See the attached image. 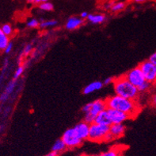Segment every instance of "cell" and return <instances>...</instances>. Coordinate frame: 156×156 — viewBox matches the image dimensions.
<instances>
[{"label": "cell", "instance_id": "3", "mask_svg": "<svg viewBox=\"0 0 156 156\" xmlns=\"http://www.w3.org/2000/svg\"><path fill=\"white\" fill-rule=\"evenodd\" d=\"M107 108L105 100H95V101L86 104L82 108V112L84 113L83 120L87 124H91L94 123L95 118L99 113Z\"/></svg>", "mask_w": 156, "mask_h": 156}, {"label": "cell", "instance_id": "23", "mask_svg": "<svg viewBox=\"0 0 156 156\" xmlns=\"http://www.w3.org/2000/svg\"><path fill=\"white\" fill-rule=\"evenodd\" d=\"M1 30L3 32V34H6L7 37H10V35H12V34H13V31H14L11 25H10V24L8 23L2 25V27H1Z\"/></svg>", "mask_w": 156, "mask_h": 156}, {"label": "cell", "instance_id": "26", "mask_svg": "<svg viewBox=\"0 0 156 156\" xmlns=\"http://www.w3.org/2000/svg\"><path fill=\"white\" fill-rule=\"evenodd\" d=\"M150 88H151V83H149V82H147V81H145L144 83L143 84V85H141L140 86L139 88H137V89H138L140 93H144L148 91L149 89H150Z\"/></svg>", "mask_w": 156, "mask_h": 156}, {"label": "cell", "instance_id": "31", "mask_svg": "<svg viewBox=\"0 0 156 156\" xmlns=\"http://www.w3.org/2000/svg\"><path fill=\"white\" fill-rule=\"evenodd\" d=\"M113 139H114V138L113 137V135L109 132L106 135H105V139H104V142H111V141L113 140Z\"/></svg>", "mask_w": 156, "mask_h": 156}, {"label": "cell", "instance_id": "35", "mask_svg": "<svg viewBox=\"0 0 156 156\" xmlns=\"http://www.w3.org/2000/svg\"><path fill=\"white\" fill-rule=\"evenodd\" d=\"M113 3H114V2H107V3H105V5H104V7H105V9H111V7H112V6L113 5Z\"/></svg>", "mask_w": 156, "mask_h": 156}, {"label": "cell", "instance_id": "2", "mask_svg": "<svg viewBox=\"0 0 156 156\" xmlns=\"http://www.w3.org/2000/svg\"><path fill=\"white\" fill-rule=\"evenodd\" d=\"M113 89L115 95L125 97L127 99L136 101L138 99L140 92L136 86L129 82L125 76L115 78L113 81Z\"/></svg>", "mask_w": 156, "mask_h": 156}, {"label": "cell", "instance_id": "36", "mask_svg": "<svg viewBox=\"0 0 156 156\" xmlns=\"http://www.w3.org/2000/svg\"><path fill=\"white\" fill-rule=\"evenodd\" d=\"M44 156H59V154L56 152H54V151H50L49 153H48L47 154H45Z\"/></svg>", "mask_w": 156, "mask_h": 156}, {"label": "cell", "instance_id": "37", "mask_svg": "<svg viewBox=\"0 0 156 156\" xmlns=\"http://www.w3.org/2000/svg\"><path fill=\"white\" fill-rule=\"evenodd\" d=\"M136 2H146L147 0H135Z\"/></svg>", "mask_w": 156, "mask_h": 156}, {"label": "cell", "instance_id": "19", "mask_svg": "<svg viewBox=\"0 0 156 156\" xmlns=\"http://www.w3.org/2000/svg\"><path fill=\"white\" fill-rule=\"evenodd\" d=\"M9 65H10V61L8 60V58H6L3 61V65H2V72L0 73V86L2 84V81H3L4 77H5V73L7 72L8 68H9Z\"/></svg>", "mask_w": 156, "mask_h": 156}, {"label": "cell", "instance_id": "8", "mask_svg": "<svg viewBox=\"0 0 156 156\" xmlns=\"http://www.w3.org/2000/svg\"><path fill=\"white\" fill-rule=\"evenodd\" d=\"M108 113L109 115V118H110L111 123L113 124H123L126 120L131 119L129 115L126 113L122 112L121 111L115 110L112 108H107Z\"/></svg>", "mask_w": 156, "mask_h": 156}, {"label": "cell", "instance_id": "24", "mask_svg": "<svg viewBox=\"0 0 156 156\" xmlns=\"http://www.w3.org/2000/svg\"><path fill=\"white\" fill-rule=\"evenodd\" d=\"M26 26H27L28 28H30V29L37 28L40 26V21L37 18H30L26 22Z\"/></svg>", "mask_w": 156, "mask_h": 156}, {"label": "cell", "instance_id": "25", "mask_svg": "<svg viewBox=\"0 0 156 156\" xmlns=\"http://www.w3.org/2000/svg\"><path fill=\"white\" fill-rule=\"evenodd\" d=\"M24 71H25V67H24V65H19V66L16 69L15 72H14L13 79H15V80L19 79L20 77H22V74H23Z\"/></svg>", "mask_w": 156, "mask_h": 156}, {"label": "cell", "instance_id": "12", "mask_svg": "<svg viewBox=\"0 0 156 156\" xmlns=\"http://www.w3.org/2000/svg\"><path fill=\"white\" fill-rule=\"evenodd\" d=\"M126 127L123 124H113L109 126V133L115 139H118L123 136L125 134Z\"/></svg>", "mask_w": 156, "mask_h": 156}, {"label": "cell", "instance_id": "17", "mask_svg": "<svg viewBox=\"0 0 156 156\" xmlns=\"http://www.w3.org/2000/svg\"><path fill=\"white\" fill-rule=\"evenodd\" d=\"M58 25V22L55 19L43 20L40 22V26L41 29H48V28H53Z\"/></svg>", "mask_w": 156, "mask_h": 156}, {"label": "cell", "instance_id": "7", "mask_svg": "<svg viewBox=\"0 0 156 156\" xmlns=\"http://www.w3.org/2000/svg\"><path fill=\"white\" fill-rule=\"evenodd\" d=\"M125 77L132 85H133L136 88L140 87L141 85H143L146 81L139 66L130 69L125 74Z\"/></svg>", "mask_w": 156, "mask_h": 156}, {"label": "cell", "instance_id": "38", "mask_svg": "<svg viewBox=\"0 0 156 156\" xmlns=\"http://www.w3.org/2000/svg\"><path fill=\"white\" fill-rule=\"evenodd\" d=\"M119 156H124V155H122V154H120V155H119Z\"/></svg>", "mask_w": 156, "mask_h": 156}, {"label": "cell", "instance_id": "33", "mask_svg": "<svg viewBox=\"0 0 156 156\" xmlns=\"http://www.w3.org/2000/svg\"><path fill=\"white\" fill-rule=\"evenodd\" d=\"M88 15H89V14H88L87 11H83V12H82L81 14H80V18H83V20L87 19V17H88Z\"/></svg>", "mask_w": 156, "mask_h": 156}, {"label": "cell", "instance_id": "20", "mask_svg": "<svg viewBox=\"0 0 156 156\" xmlns=\"http://www.w3.org/2000/svg\"><path fill=\"white\" fill-rule=\"evenodd\" d=\"M121 150H119L118 147H112L109 150H106L105 152H102L99 154V156H119L121 154Z\"/></svg>", "mask_w": 156, "mask_h": 156}, {"label": "cell", "instance_id": "14", "mask_svg": "<svg viewBox=\"0 0 156 156\" xmlns=\"http://www.w3.org/2000/svg\"><path fill=\"white\" fill-rule=\"evenodd\" d=\"M94 123L98 124L101 125H106V126H110L112 124L111 123L110 118H109V115L108 113L107 108L105 110L102 111L98 115L96 118H95Z\"/></svg>", "mask_w": 156, "mask_h": 156}, {"label": "cell", "instance_id": "22", "mask_svg": "<svg viewBox=\"0 0 156 156\" xmlns=\"http://www.w3.org/2000/svg\"><path fill=\"white\" fill-rule=\"evenodd\" d=\"M53 4L48 2V1L39 4V9L41 10H43V11H51V10H53Z\"/></svg>", "mask_w": 156, "mask_h": 156}, {"label": "cell", "instance_id": "32", "mask_svg": "<svg viewBox=\"0 0 156 156\" xmlns=\"http://www.w3.org/2000/svg\"><path fill=\"white\" fill-rule=\"evenodd\" d=\"M148 60L151 61V62H152L154 65H156V52L155 53H152V54L150 56V57H149Z\"/></svg>", "mask_w": 156, "mask_h": 156}, {"label": "cell", "instance_id": "34", "mask_svg": "<svg viewBox=\"0 0 156 156\" xmlns=\"http://www.w3.org/2000/svg\"><path fill=\"white\" fill-rule=\"evenodd\" d=\"M151 105H152L153 106H156V93L154 94V95L152 96V97H151Z\"/></svg>", "mask_w": 156, "mask_h": 156}, {"label": "cell", "instance_id": "27", "mask_svg": "<svg viewBox=\"0 0 156 156\" xmlns=\"http://www.w3.org/2000/svg\"><path fill=\"white\" fill-rule=\"evenodd\" d=\"M33 49H34V46L32 44H27L22 50V54L24 56H27L28 54H30L33 51Z\"/></svg>", "mask_w": 156, "mask_h": 156}, {"label": "cell", "instance_id": "10", "mask_svg": "<svg viewBox=\"0 0 156 156\" xmlns=\"http://www.w3.org/2000/svg\"><path fill=\"white\" fill-rule=\"evenodd\" d=\"M17 84H18V80L12 79L6 85V86L4 89L3 92L0 94V102L4 103V102H6V101H8V99L12 95V93H14V91L15 90Z\"/></svg>", "mask_w": 156, "mask_h": 156}, {"label": "cell", "instance_id": "18", "mask_svg": "<svg viewBox=\"0 0 156 156\" xmlns=\"http://www.w3.org/2000/svg\"><path fill=\"white\" fill-rule=\"evenodd\" d=\"M9 42H10L9 37H7L6 34H4L0 28V50H5V48L6 47Z\"/></svg>", "mask_w": 156, "mask_h": 156}, {"label": "cell", "instance_id": "1", "mask_svg": "<svg viewBox=\"0 0 156 156\" xmlns=\"http://www.w3.org/2000/svg\"><path fill=\"white\" fill-rule=\"evenodd\" d=\"M105 101L107 108L121 111L122 112L129 115L131 118L136 116L140 110V105L136 101L127 99L120 96H111L106 98Z\"/></svg>", "mask_w": 156, "mask_h": 156}, {"label": "cell", "instance_id": "16", "mask_svg": "<svg viewBox=\"0 0 156 156\" xmlns=\"http://www.w3.org/2000/svg\"><path fill=\"white\" fill-rule=\"evenodd\" d=\"M67 149L65 143L62 140V139H59L55 141L53 143L52 146H51V151L56 152L58 154L63 152V150H65Z\"/></svg>", "mask_w": 156, "mask_h": 156}, {"label": "cell", "instance_id": "28", "mask_svg": "<svg viewBox=\"0 0 156 156\" xmlns=\"http://www.w3.org/2000/svg\"><path fill=\"white\" fill-rule=\"evenodd\" d=\"M13 48H14V44L10 42L9 43H8L7 46H6V47L5 48L4 52H5L6 54H9V53H11V51L13 50Z\"/></svg>", "mask_w": 156, "mask_h": 156}, {"label": "cell", "instance_id": "13", "mask_svg": "<svg viewBox=\"0 0 156 156\" xmlns=\"http://www.w3.org/2000/svg\"><path fill=\"white\" fill-rule=\"evenodd\" d=\"M103 82L100 81H93V82H90L89 83L87 86L84 87L83 90V94H85V95H90L91 93H94L96 91H98L100 89H102L103 87Z\"/></svg>", "mask_w": 156, "mask_h": 156}, {"label": "cell", "instance_id": "21", "mask_svg": "<svg viewBox=\"0 0 156 156\" xmlns=\"http://www.w3.org/2000/svg\"><path fill=\"white\" fill-rule=\"evenodd\" d=\"M125 7V3L124 2H114L113 5L111 7V11L114 12V13H117V12H120L121 10H123Z\"/></svg>", "mask_w": 156, "mask_h": 156}, {"label": "cell", "instance_id": "11", "mask_svg": "<svg viewBox=\"0 0 156 156\" xmlns=\"http://www.w3.org/2000/svg\"><path fill=\"white\" fill-rule=\"evenodd\" d=\"M84 23V20L80 17H76V16H72L70 17L67 20L65 23V28L67 30L72 31V30H77L79 27H81Z\"/></svg>", "mask_w": 156, "mask_h": 156}, {"label": "cell", "instance_id": "9", "mask_svg": "<svg viewBox=\"0 0 156 156\" xmlns=\"http://www.w3.org/2000/svg\"><path fill=\"white\" fill-rule=\"evenodd\" d=\"M75 131L76 132L79 138L82 140H86L89 138V131H90V124H87L85 121H81L75 124L73 127Z\"/></svg>", "mask_w": 156, "mask_h": 156}, {"label": "cell", "instance_id": "29", "mask_svg": "<svg viewBox=\"0 0 156 156\" xmlns=\"http://www.w3.org/2000/svg\"><path fill=\"white\" fill-rule=\"evenodd\" d=\"M113 81H114V79H113L112 77H107V78H105V79L104 80V81H103V85H111V84L113 83Z\"/></svg>", "mask_w": 156, "mask_h": 156}, {"label": "cell", "instance_id": "30", "mask_svg": "<svg viewBox=\"0 0 156 156\" xmlns=\"http://www.w3.org/2000/svg\"><path fill=\"white\" fill-rule=\"evenodd\" d=\"M28 2H30V3H33V4H41L42 2H48V0H26Z\"/></svg>", "mask_w": 156, "mask_h": 156}, {"label": "cell", "instance_id": "5", "mask_svg": "<svg viewBox=\"0 0 156 156\" xmlns=\"http://www.w3.org/2000/svg\"><path fill=\"white\" fill-rule=\"evenodd\" d=\"M61 139L65 143L67 148H75L80 146L83 143V140L79 138L73 127L67 129L63 132Z\"/></svg>", "mask_w": 156, "mask_h": 156}, {"label": "cell", "instance_id": "15", "mask_svg": "<svg viewBox=\"0 0 156 156\" xmlns=\"http://www.w3.org/2000/svg\"><path fill=\"white\" fill-rule=\"evenodd\" d=\"M87 19L90 23L98 25V24L105 22V20H106V17H105V14H89Z\"/></svg>", "mask_w": 156, "mask_h": 156}, {"label": "cell", "instance_id": "6", "mask_svg": "<svg viewBox=\"0 0 156 156\" xmlns=\"http://www.w3.org/2000/svg\"><path fill=\"white\" fill-rule=\"evenodd\" d=\"M139 67L142 72L146 81L149 83H154L156 81V65L149 60L143 61Z\"/></svg>", "mask_w": 156, "mask_h": 156}, {"label": "cell", "instance_id": "4", "mask_svg": "<svg viewBox=\"0 0 156 156\" xmlns=\"http://www.w3.org/2000/svg\"><path fill=\"white\" fill-rule=\"evenodd\" d=\"M109 132V126L92 123L90 124L89 138L93 142H103L105 135Z\"/></svg>", "mask_w": 156, "mask_h": 156}]
</instances>
